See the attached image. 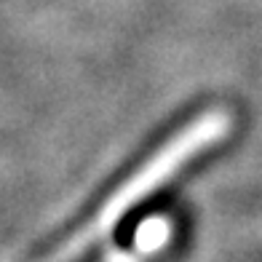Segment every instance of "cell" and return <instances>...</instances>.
I'll return each instance as SVG.
<instances>
[{
	"label": "cell",
	"instance_id": "cell-1",
	"mask_svg": "<svg viewBox=\"0 0 262 262\" xmlns=\"http://www.w3.org/2000/svg\"><path fill=\"white\" fill-rule=\"evenodd\" d=\"M228 128H230V118L220 110H209L206 115H201L198 121H193L187 128H182L180 134H177L169 145H163L126 185H121L115 190L113 198L99 209L97 217H94L73 241H67L64 249H59V254L51 262H64L70 257H75L78 252H83V249L97 241L104 230H110L113 225L121 220V214H126L131 206H137L139 201L147 193H152L156 187H161L177 169H182L190 158H195V152H201L204 147L222 139L228 134Z\"/></svg>",
	"mask_w": 262,
	"mask_h": 262
},
{
	"label": "cell",
	"instance_id": "cell-2",
	"mask_svg": "<svg viewBox=\"0 0 262 262\" xmlns=\"http://www.w3.org/2000/svg\"><path fill=\"white\" fill-rule=\"evenodd\" d=\"M166 235H169V225L163 220H150L145 228L139 230V246L142 249H156L166 241Z\"/></svg>",
	"mask_w": 262,
	"mask_h": 262
}]
</instances>
